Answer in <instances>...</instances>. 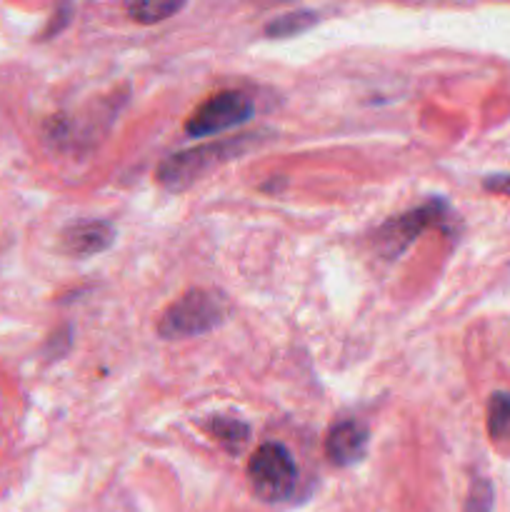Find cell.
Instances as JSON below:
<instances>
[{
	"label": "cell",
	"instance_id": "6da1fadb",
	"mask_svg": "<svg viewBox=\"0 0 510 512\" xmlns=\"http://www.w3.org/2000/svg\"><path fill=\"white\" fill-rule=\"evenodd\" d=\"M258 133L238 135V138L213 140V143L195 145V148L180 150V153L170 155L160 163L158 168V183L170 193H180L188 190L190 185L198 183L203 175L215 170L218 165L228 163V160L238 158V155L248 153L253 145H258Z\"/></svg>",
	"mask_w": 510,
	"mask_h": 512
},
{
	"label": "cell",
	"instance_id": "7a4b0ae2",
	"mask_svg": "<svg viewBox=\"0 0 510 512\" xmlns=\"http://www.w3.org/2000/svg\"><path fill=\"white\" fill-rule=\"evenodd\" d=\"M223 323V303L208 290H188L160 315L158 333L168 340L205 335Z\"/></svg>",
	"mask_w": 510,
	"mask_h": 512
},
{
	"label": "cell",
	"instance_id": "3957f363",
	"mask_svg": "<svg viewBox=\"0 0 510 512\" xmlns=\"http://www.w3.org/2000/svg\"><path fill=\"white\" fill-rule=\"evenodd\" d=\"M455 220H458V215L453 213V208L445 200H430L423 208L408 210L398 218H390L375 233V245H378L385 258H398L420 233L430 228L448 230L450 225H455Z\"/></svg>",
	"mask_w": 510,
	"mask_h": 512
},
{
	"label": "cell",
	"instance_id": "277c9868",
	"mask_svg": "<svg viewBox=\"0 0 510 512\" xmlns=\"http://www.w3.org/2000/svg\"><path fill=\"white\" fill-rule=\"evenodd\" d=\"M248 480L253 493L265 503H280L290 498L298 483L293 455L278 443L260 445L248 463Z\"/></svg>",
	"mask_w": 510,
	"mask_h": 512
},
{
	"label": "cell",
	"instance_id": "5b68a950",
	"mask_svg": "<svg viewBox=\"0 0 510 512\" xmlns=\"http://www.w3.org/2000/svg\"><path fill=\"white\" fill-rule=\"evenodd\" d=\"M255 105L250 95L240 93V90H223L205 100L203 105L195 108V113L185 120V133L190 138H208V135L223 133V130L243 125L250 120Z\"/></svg>",
	"mask_w": 510,
	"mask_h": 512
},
{
	"label": "cell",
	"instance_id": "8992f818",
	"mask_svg": "<svg viewBox=\"0 0 510 512\" xmlns=\"http://www.w3.org/2000/svg\"><path fill=\"white\" fill-rule=\"evenodd\" d=\"M115 228L108 220H75L60 233V248L70 258H93L113 245Z\"/></svg>",
	"mask_w": 510,
	"mask_h": 512
},
{
	"label": "cell",
	"instance_id": "52a82bcc",
	"mask_svg": "<svg viewBox=\"0 0 510 512\" xmlns=\"http://www.w3.org/2000/svg\"><path fill=\"white\" fill-rule=\"evenodd\" d=\"M365 448H368V428L358 420H343L333 425L325 438V455L338 468L358 463L365 455Z\"/></svg>",
	"mask_w": 510,
	"mask_h": 512
},
{
	"label": "cell",
	"instance_id": "ba28073f",
	"mask_svg": "<svg viewBox=\"0 0 510 512\" xmlns=\"http://www.w3.org/2000/svg\"><path fill=\"white\" fill-rule=\"evenodd\" d=\"M205 430L233 455H238L250 440V428L245 423H240V420L210 418L208 423H205Z\"/></svg>",
	"mask_w": 510,
	"mask_h": 512
},
{
	"label": "cell",
	"instance_id": "9c48e42d",
	"mask_svg": "<svg viewBox=\"0 0 510 512\" xmlns=\"http://www.w3.org/2000/svg\"><path fill=\"white\" fill-rule=\"evenodd\" d=\"M315 23H318V13L315 10H290V13H283L270 20L265 25V35L268 38H290V35L305 33Z\"/></svg>",
	"mask_w": 510,
	"mask_h": 512
},
{
	"label": "cell",
	"instance_id": "30bf717a",
	"mask_svg": "<svg viewBox=\"0 0 510 512\" xmlns=\"http://www.w3.org/2000/svg\"><path fill=\"white\" fill-rule=\"evenodd\" d=\"M488 435L495 445L510 443V393L490 395Z\"/></svg>",
	"mask_w": 510,
	"mask_h": 512
},
{
	"label": "cell",
	"instance_id": "8fae6325",
	"mask_svg": "<svg viewBox=\"0 0 510 512\" xmlns=\"http://www.w3.org/2000/svg\"><path fill=\"white\" fill-rule=\"evenodd\" d=\"M178 10H183V3H170V0H148V3H130L128 5V15L133 20L143 25H153L160 23V20L170 18Z\"/></svg>",
	"mask_w": 510,
	"mask_h": 512
},
{
	"label": "cell",
	"instance_id": "7c38bea8",
	"mask_svg": "<svg viewBox=\"0 0 510 512\" xmlns=\"http://www.w3.org/2000/svg\"><path fill=\"white\" fill-rule=\"evenodd\" d=\"M493 485L488 480H475L470 485V493H468V503H465V512H493Z\"/></svg>",
	"mask_w": 510,
	"mask_h": 512
},
{
	"label": "cell",
	"instance_id": "4fadbf2b",
	"mask_svg": "<svg viewBox=\"0 0 510 512\" xmlns=\"http://www.w3.org/2000/svg\"><path fill=\"white\" fill-rule=\"evenodd\" d=\"M483 188H485V190H490V193L508 195V198H510V173L488 175V178L483 180Z\"/></svg>",
	"mask_w": 510,
	"mask_h": 512
}]
</instances>
